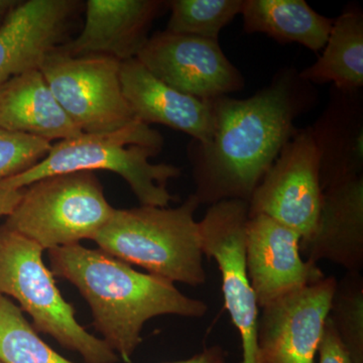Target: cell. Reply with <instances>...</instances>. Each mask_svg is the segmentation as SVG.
I'll return each mask as SVG.
<instances>
[{"label":"cell","mask_w":363,"mask_h":363,"mask_svg":"<svg viewBox=\"0 0 363 363\" xmlns=\"http://www.w3.org/2000/svg\"><path fill=\"white\" fill-rule=\"evenodd\" d=\"M121 81L124 97L138 121L182 131L202 145L211 140L214 119L210 100L169 87L136 58L121 62Z\"/></svg>","instance_id":"9a60e30c"},{"label":"cell","mask_w":363,"mask_h":363,"mask_svg":"<svg viewBox=\"0 0 363 363\" xmlns=\"http://www.w3.org/2000/svg\"><path fill=\"white\" fill-rule=\"evenodd\" d=\"M0 362L74 363L40 338L18 305L0 295Z\"/></svg>","instance_id":"44dd1931"},{"label":"cell","mask_w":363,"mask_h":363,"mask_svg":"<svg viewBox=\"0 0 363 363\" xmlns=\"http://www.w3.org/2000/svg\"><path fill=\"white\" fill-rule=\"evenodd\" d=\"M0 363H4V362H0Z\"/></svg>","instance_id":"f1b7e54d"},{"label":"cell","mask_w":363,"mask_h":363,"mask_svg":"<svg viewBox=\"0 0 363 363\" xmlns=\"http://www.w3.org/2000/svg\"><path fill=\"white\" fill-rule=\"evenodd\" d=\"M114 210L93 172H71L45 177L23 188L4 226L51 250L94 240Z\"/></svg>","instance_id":"8992f818"},{"label":"cell","mask_w":363,"mask_h":363,"mask_svg":"<svg viewBox=\"0 0 363 363\" xmlns=\"http://www.w3.org/2000/svg\"><path fill=\"white\" fill-rule=\"evenodd\" d=\"M305 82H332L341 91L363 87V13L350 6L334 20L324 52L312 66L300 72Z\"/></svg>","instance_id":"ffe728a7"},{"label":"cell","mask_w":363,"mask_h":363,"mask_svg":"<svg viewBox=\"0 0 363 363\" xmlns=\"http://www.w3.org/2000/svg\"><path fill=\"white\" fill-rule=\"evenodd\" d=\"M199 206L191 194L176 208L140 205L116 209L93 241L102 252L172 283L204 285V253L194 217Z\"/></svg>","instance_id":"277c9868"},{"label":"cell","mask_w":363,"mask_h":363,"mask_svg":"<svg viewBox=\"0 0 363 363\" xmlns=\"http://www.w3.org/2000/svg\"><path fill=\"white\" fill-rule=\"evenodd\" d=\"M23 189H13L0 181V217L9 216L20 202Z\"/></svg>","instance_id":"484cf974"},{"label":"cell","mask_w":363,"mask_h":363,"mask_svg":"<svg viewBox=\"0 0 363 363\" xmlns=\"http://www.w3.org/2000/svg\"><path fill=\"white\" fill-rule=\"evenodd\" d=\"M43 250L21 234L0 227V295L13 298L32 317L37 332L49 334L87 363H117L118 355L104 339L86 331L76 311L55 283Z\"/></svg>","instance_id":"5b68a950"},{"label":"cell","mask_w":363,"mask_h":363,"mask_svg":"<svg viewBox=\"0 0 363 363\" xmlns=\"http://www.w3.org/2000/svg\"><path fill=\"white\" fill-rule=\"evenodd\" d=\"M352 363H363V278L347 272L337 281L328 315Z\"/></svg>","instance_id":"603a6c76"},{"label":"cell","mask_w":363,"mask_h":363,"mask_svg":"<svg viewBox=\"0 0 363 363\" xmlns=\"http://www.w3.org/2000/svg\"><path fill=\"white\" fill-rule=\"evenodd\" d=\"M297 231L266 215L248 217L245 262L260 309L325 278L318 264L303 259Z\"/></svg>","instance_id":"7c38bea8"},{"label":"cell","mask_w":363,"mask_h":363,"mask_svg":"<svg viewBox=\"0 0 363 363\" xmlns=\"http://www.w3.org/2000/svg\"><path fill=\"white\" fill-rule=\"evenodd\" d=\"M20 4V0H0V28Z\"/></svg>","instance_id":"83f0119b"},{"label":"cell","mask_w":363,"mask_h":363,"mask_svg":"<svg viewBox=\"0 0 363 363\" xmlns=\"http://www.w3.org/2000/svg\"><path fill=\"white\" fill-rule=\"evenodd\" d=\"M336 285L325 277L262 308L259 363H315Z\"/></svg>","instance_id":"8fae6325"},{"label":"cell","mask_w":363,"mask_h":363,"mask_svg":"<svg viewBox=\"0 0 363 363\" xmlns=\"http://www.w3.org/2000/svg\"><path fill=\"white\" fill-rule=\"evenodd\" d=\"M292 69L245 99L210 100L211 140H193L189 159L200 205L224 200L248 202L286 143L295 135V119L310 104L311 89Z\"/></svg>","instance_id":"6da1fadb"},{"label":"cell","mask_w":363,"mask_h":363,"mask_svg":"<svg viewBox=\"0 0 363 363\" xmlns=\"http://www.w3.org/2000/svg\"><path fill=\"white\" fill-rule=\"evenodd\" d=\"M245 0H174L166 30L218 40L220 32L238 14Z\"/></svg>","instance_id":"7402d4cb"},{"label":"cell","mask_w":363,"mask_h":363,"mask_svg":"<svg viewBox=\"0 0 363 363\" xmlns=\"http://www.w3.org/2000/svg\"><path fill=\"white\" fill-rule=\"evenodd\" d=\"M162 147L159 131L136 119L118 130L81 133L52 143L49 154L33 168L2 181L9 187L23 189L45 177L101 169L124 179L143 206L169 207L178 199L169 192L168 183L181 176V169L150 162Z\"/></svg>","instance_id":"3957f363"},{"label":"cell","mask_w":363,"mask_h":363,"mask_svg":"<svg viewBox=\"0 0 363 363\" xmlns=\"http://www.w3.org/2000/svg\"><path fill=\"white\" fill-rule=\"evenodd\" d=\"M302 247L311 264L328 260L346 272H362L363 175L323 190L316 229Z\"/></svg>","instance_id":"2e32d148"},{"label":"cell","mask_w":363,"mask_h":363,"mask_svg":"<svg viewBox=\"0 0 363 363\" xmlns=\"http://www.w3.org/2000/svg\"><path fill=\"white\" fill-rule=\"evenodd\" d=\"M241 14L245 33H266L281 44L298 43L314 52L324 49L334 23L305 0H245Z\"/></svg>","instance_id":"d6986e66"},{"label":"cell","mask_w":363,"mask_h":363,"mask_svg":"<svg viewBox=\"0 0 363 363\" xmlns=\"http://www.w3.org/2000/svg\"><path fill=\"white\" fill-rule=\"evenodd\" d=\"M121 65L111 57H72L58 48L48 55L40 71L79 130L99 133L136 121L123 95Z\"/></svg>","instance_id":"52a82bcc"},{"label":"cell","mask_w":363,"mask_h":363,"mask_svg":"<svg viewBox=\"0 0 363 363\" xmlns=\"http://www.w3.org/2000/svg\"><path fill=\"white\" fill-rule=\"evenodd\" d=\"M169 2L160 0H88L77 38L60 49L72 57L135 59L149 40L150 26Z\"/></svg>","instance_id":"5bb4252c"},{"label":"cell","mask_w":363,"mask_h":363,"mask_svg":"<svg viewBox=\"0 0 363 363\" xmlns=\"http://www.w3.org/2000/svg\"><path fill=\"white\" fill-rule=\"evenodd\" d=\"M320 160V183L325 189L362 175L363 98L359 91L332 86L330 100L311 126Z\"/></svg>","instance_id":"e0dca14e"},{"label":"cell","mask_w":363,"mask_h":363,"mask_svg":"<svg viewBox=\"0 0 363 363\" xmlns=\"http://www.w3.org/2000/svg\"><path fill=\"white\" fill-rule=\"evenodd\" d=\"M323 191L320 160L311 126L297 130L286 143L248 201V217L266 215L311 240Z\"/></svg>","instance_id":"9c48e42d"},{"label":"cell","mask_w":363,"mask_h":363,"mask_svg":"<svg viewBox=\"0 0 363 363\" xmlns=\"http://www.w3.org/2000/svg\"><path fill=\"white\" fill-rule=\"evenodd\" d=\"M164 363H227V352L220 345H211L187 359Z\"/></svg>","instance_id":"4316f807"},{"label":"cell","mask_w":363,"mask_h":363,"mask_svg":"<svg viewBox=\"0 0 363 363\" xmlns=\"http://www.w3.org/2000/svg\"><path fill=\"white\" fill-rule=\"evenodd\" d=\"M0 128L52 143L83 133L67 116L40 70L0 85Z\"/></svg>","instance_id":"ac0fdd59"},{"label":"cell","mask_w":363,"mask_h":363,"mask_svg":"<svg viewBox=\"0 0 363 363\" xmlns=\"http://www.w3.org/2000/svg\"><path fill=\"white\" fill-rule=\"evenodd\" d=\"M52 143L0 128V181L28 171L42 161Z\"/></svg>","instance_id":"cb8c5ba5"},{"label":"cell","mask_w":363,"mask_h":363,"mask_svg":"<svg viewBox=\"0 0 363 363\" xmlns=\"http://www.w3.org/2000/svg\"><path fill=\"white\" fill-rule=\"evenodd\" d=\"M247 221L248 202L224 200L210 205L199 228L203 253L220 271L224 306L241 339V363H259V307L245 262Z\"/></svg>","instance_id":"ba28073f"},{"label":"cell","mask_w":363,"mask_h":363,"mask_svg":"<svg viewBox=\"0 0 363 363\" xmlns=\"http://www.w3.org/2000/svg\"><path fill=\"white\" fill-rule=\"evenodd\" d=\"M49 255L52 274L78 289L102 339L125 362H130L142 343L143 326L152 318L207 314L206 303L184 295L172 281L135 271L101 250L76 243L49 250Z\"/></svg>","instance_id":"7a4b0ae2"},{"label":"cell","mask_w":363,"mask_h":363,"mask_svg":"<svg viewBox=\"0 0 363 363\" xmlns=\"http://www.w3.org/2000/svg\"><path fill=\"white\" fill-rule=\"evenodd\" d=\"M318 354L319 363H352L329 318L325 323Z\"/></svg>","instance_id":"d4e9b609"},{"label":"cell","mask_w":363,"mask_h":363,"mask_svg":"<svg viewBox=\"0 0 363 363\" xmlns=\"http://www.w3.org/2000/svg\"><path fill=\"white\" fill-rule=\"evenodd\" d=\"M136 59L169 87L198 99L228 96L245 84L218 40L164 30L149 38Z\"/></svg>","instance_id":"30bf717a"},{"label":"cell","mask_w":363,"mask_h":363,"mask_svg":"<svg viewBox=\"0 0 363 363\" xmlns=\"http://www.w3.org/2000/svg\"><path fill=\"white\" fill-rule=\"evenodd\" d=\"M83 6L77 0L21 1L0 28V85L40 70L48 55L66 44Z\"/></svg>","instance_id":"4fadbf2b"}]
</instances>
